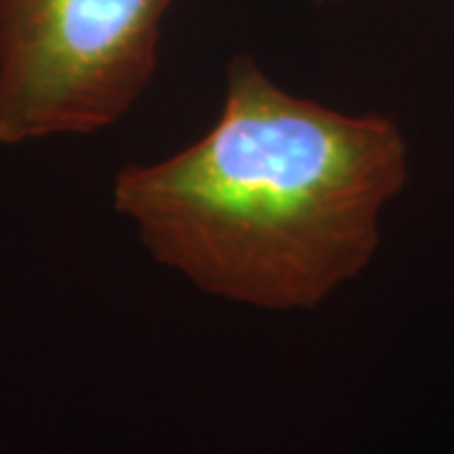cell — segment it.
<instances>
[{"mask_svg": "<svg viewBox=\"0 0 454 454\" xmlns=\"http://www.w3.org/2000/svg\"><path fill=\"white\" fill-rule=\"evenodd\" d=\"M409 177L402 127L298 97L235 56L207 131L112 187L145 250L197 291L260 310H310L356 280Z\"/></svg>", "mask_w": 454, "mask_h": 454, "instance_id": "6da1fadb", "label": "cell"}, {"mask_svg": "<svg viewBox=\"0 0 454 454\" xmlns=\"http://www.w3.org/2000/svg\"><path fill=\"white\" fill-rule=\"evenodd\" d=\"M310 3H316V5H328V3H336V0H310Z\"/></svg>", "mask_w": 454, "mask_h": 454, "instance_id": "3957f363", "label": "cell"}, {"mask_svg": "<svg viewBox=\"0 0 454 454\" xmlns=\"http://www.w3.org/2000/svg\"><path fill=\"white\" fill-rule=\"evenodd\" d=\"M172 0H0V146L109 129L160 68Z\"/></svg>", "mask_w": 454, "mask_h": 454, "instance_id": "7a4b0ae2", "label": "cell"}]
</instances>
